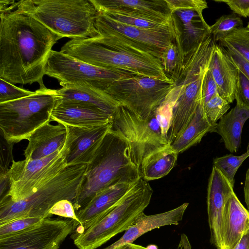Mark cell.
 Listing matches in <instances>:
<instances>
[{"mask_svg": "<svg viewBox=\"0 0 249 249\" xmlns=\"http://www.w3.org/2000/svg\"><path fill=\"white\" fill-rule=\"evenodd\" d=\"M136 182L120 183L97 194L87 205L76 212L78 225L71 234L82 233L105 217L116 206Z\"/></svg>", "mask_w": 249, "mask_h": 249, "instance_id": "e0dca14e", "label": "cell"}, {"mask_svg": "<svg viewBox=\"0 0 249 249\" xmlns=\"http://www.w3.org/2000/svg\"><path fill=\"white\" fill-rule=\"evenodd\" d=\"M247 27L248 28V29L249 30V22L248 23V24L247 26Z\"/></svg>", "mask_w": 249, "mask_h": 249, "instance_id": "f907efd6", "label": "cell"}, {"mask_svg": "<svg viewBox=\"0 0 249 249\" xmlns=\"http://www.w3.org/2000/svg\"><path fill=\"white\" fill-rule=\"evenodd\" d=\"M112 121V116L87 107L56 104L51 112L50 122L78 127H92Z\"/></svg>", "mask_w": 249, "mask_h": 249, "instance_id": "cb8c5ba5", "label": "cell"}, {"mask_svg": "<svg viewBox=\"0 0 249 249\" xmlns=\"http://www.w3.org/2000/svg\"><path fill=\"white\" fill-rule=\"evenodd\" d=\"M173 22L175 26L173 31L145 29L121 23L103 12H99L95 24L114 31L142 45L161 60L164 51L176 40L178 25L176 21L173 20Z\"/></svg>", "mask_w": 249, "mask_h": 249, "instance_id": "5bb4252c", "label": "cell"}, {"mask_svg": "<svg viewBox=\"0 0 249 249\" xmlns=\"http://www.w3.org/2000/svg\"><path fill=\"white\" fill-rule=\"evenodd\" d=\"M50 213L53 216L57 215L73 220V231L78 225V219L72 203L65 199L57 202L50 210Z\"/></svg>", "mask_w": 249, "mask_h": 249, "instance_id": "f35d334b", "label": "cell"}, {"mask_svg": "<svg viewBox=\"0 0 249 249\" xmlns=\"http://www.w3.org/2000/svg\"><path fill=\"white\" fill-rule=\"evenodd\" d=\"M219 42L223 47L234 50L249 62V30L247 27L235 29Z\"/></svg>", "mask_w": 249, "mask_h": 249, "instance_id": "4dcf8cb0", "label": "cell"}, {"mask_svg": "<svg viewBox=\"0 0 249 249\" xmlns=\"http://www.w3.org/2000/svg\"><path fill=\"white\" fill-rule=\"evenodd\" d=\"M217 93V85L208 68L205 74L202 84V103L203 107L207 102Z\"/></svg>", "mask_w": 249, "mask_h": 249, "instance_id": "60d3db41", "label": "cell"}, {"mask_svg": "<svg viewBox=\"0 0 249 249\" xmlns=\"http://www.w3.org/2000/svg\"><path fill=\"white\" fill-rule=\"evenodd\" d=\"M103 12L110 18L121 23L136 27L159 31L175 30V26L173 18L169 23H160L140 17L124 15L115 12Z\"/></svg>", "mask_w": 249, "mask_h": 249, "instance_id": "f1b7e54d", "label": "cell"}, {"mask_svg": "<svg viewBox=\"0 0 249 249\" xmlns=\"http://www.w3.org/2000/svg\"><path fill=\"white\" fill-rule=\"evenodd\" d=\"M141 178L127 141L111 128L87 164L83 181L72 203L75 212L98 193L120 183L135 182Z\"/></svg>", "mask_w": 249, "mask_h": 249, "instance_id": "3957f363", "label": "cell"}, {"mask_svg": "<svg viewBox=\"0 0 249 249\" xmlns=\"http://www.w3.org/2000/svg\"><path fill=\"white\" fill-rule=\"evenodd\" d=\"M99 12H115L152 21L169 23L172 20L165 0H92Z\"/></svg>", "mask_w": 249, "mask_h": 249, "instance_id": "ac0fdd59", "label": "cell"}, {"mask_svg": "<svg viewBox=\"0 0 249 249\" xmlns=\"http://www.w3.org/2000/svg\"><path fill=\"white\" fill-rule=\"evenodd\" d=\"M178 153L170 144L154 151L142 161L140 171L146 181L160 178L167 175L174 167Z\"/></svg>", "mask_w": 249, "mask_h": 249, "instance_id": "83f0119b", "label": "cell"}, {"mask_svg": "<svg viewBox=\"0 0 249 249\" xmlns=\"http://www.w3.org/2000/svg\"><path fill=\"white\" fill-rule=\"evenodd\" d=\"M216 2L227 4L234 14L247 18L249 17V0H214Z\"/></svg>", "mask_w": 249, "mask_h": 249, "instance_id": "b9f144b4", "label": "cell"}, {"mask_svg": "<svg viewBox=\"0 0 249 249\" xmlns=\"http://www.w3.org/2000/svg\"><path fill=\"white\" fill-rule=\"evenodd\" d=\"M175 249H192V246L187 236L182 233L179 241Z\"/></svg>", "mask_w": 249, "mask_h": 249, "instance_id": "f6af8a7d", "label": "cell"}, {"mask_svg": "<svg viewBox=\"0 0 249 249\" xmlns=\"http://www.w3.org/2000/svg\"><path fill=\"white\" fill-rule=\"evenodd\" d=\"M249 118V109L236 104L217 123L216 132L221 137L226 148L236 153L240 146L243 128Z\"/></svg>", "mask_w": 249, "mask_h": 249, "instance_id": "d4e9b609", "label": "cell"}, {"mask_svg": "<svg viewBox=\"0 0 249 249\" xmlns=\"http://www.w3.org/2000/svg\"><path fill=\"white\" fill-rule=\"evenodd\" d=\"M235 99L236 104L249 109V80L239 71Z\"/></svg>", "mask_w": 249, "mask_h": 249, "instance_id": "ab89813d", "label": "cell"}, {"mask_svg": "<svg viewBox=\"0 0 249 249\" xmlns=\"http://www.w3.org/2000/svg\"><path fill=\"white\" fill-rule=\"evenodd\" d=\"M87 164L67 166L28 197L13 201L0 198V225L21 218L45 219L58 202L74 201L84 178Z\"/></svg>", "mask_w": 249, "mask_h": 249, "instance_id": "5b68a950", "label": "cell"}, {"mask_svg": "<svg viewBox=\"0 0 249 249\" xmlns=\"http://www.w3.org/2000/svg\"><path fill=\"white\" fill-rule=\"evenodd\" d=\"M153 191L141 178L116 206L105 217L83 232L71 234L79 249H96L133 225L144 213Z\"/></svg>", "mask_w": 249, "mask_h": 249, "instance_id": "52a82bcc", "label": "cell"}, {"mask_svg": "<svg viewBox=\"0 0 249 249\" xmlns=\"http://www.w3.org/2000/svg\"><path fill=\"white\" fill-rule=\"evenodd\" d=\"M100 36L71 39L60 51L89 64L171 81L159 58L146 47L107 28Z\"/></svg>", "mask_w": 249, "mask_h": 249, "instance_id": "7a4b0ae2", "label": "cell"}, {"mask_svg": "<svg viewBox=\"0 0 249 249\" xmlns=\"http://www.w3.org/2000/svg\"><path fill=\"white\" fill-rule=\"evenodd\" d=\"M56 104L83 107L112 116L120 104L104 90L90 85L76 84L66 85L57 90Z\"/></svg>", "mask_w": 249, "mask_h": 249, "instance_id": "d6986e66", "label": "cell"}, {"mask_svg": "<svg viewBox=\"0 0 249 249\" xmlns=\"http://www.w3.org/2000/svg\"><path fill=\"white\" fill-rule=\"evenodd\" d=\"M174 85L173 80L131 74L115 81L105 91L120 105L146 119L164 102Z\"/></svg>", "mask_w": 249, "mask_h": 249, "instance_id": "9c48e42d", "label": "cell"}, {"mask_svg": "<svg viewBox=\"0 0 249 249\" xmlns=\"http://www.w3.org/2000/svg\"><path fill=\"white\" fill-rule=\"evenodd\" d=\"M249 230V211L245 208L234 192L225 206L221 223L224 249H233Z\"/></svg>", "mask_w": 249, "mask_h": 249, "instance_id": "7402d4cb", "label": "cell"}, {"mask_svg": "<svg viewBox=\"0 0 249 249\" xmlns=\"http://www.w3.org/2000/svg\"><path fill=\"white\" fill-rule=\"evenodd\" d=\"M218 88V93L230 104L235 100L239 70L226 49L215 44L209 65Z\"/></svg>", "mask_w": 249, "mask_h": 249, "instance_id": "44dd1931", "label": "cell"}, {"mask_svg": "<svg viewBox=\"0 0 249 249\" xmlns=\"http://www.w3.org/2000/svg\"><path fill=\"white\" fill-rule=\"evenodd\" d=\"M18 1L0 11V78L13 84L37 82L39 88H45L44 67L62 37L22 10Z\"/></svg>", "mask_w": 249, "mask_h": 249, "instance_id": "6da1fadb", "label": "cell"}, {"mask_svg": "<svg viewBox=\"0 0 249 249\" xmlns=\"http://www.w3.org/2000/svg\"><path fill=\"white\" fill-rule=\"evenodd\" d=\"M182 60L175 41L164 51L161 58V63L165 73L170 79L179 68Z\"/></svg>", "mask_w": 249, "mask_h": 249, "instance_id": "836d02e7", "label": "cell"}, {"mask_svg": "<svg viewBox=\"0 0 249 249\" xmlns=\"http://www.w3.org/2000/svg\"><path fill=\"white\" fill-rule=\"evenodd\" d=\"M230 104L220 96L217 93L205 105L204 110L210 123L216 126L219 120L230 108Z\"/></svg>", "mask_w": 249, "mask_h": 249, "instance_id": "d6a6232c", "label": "cell"}, {"mask_svg": "<svg viewBox=\"0 0 249 249\" xmlns=\"http://www.w3.org/2000/svg\"><path fill=\"white\" fill-rule=\"evenodd\" d=\"M65 126L67 134L64 148L67 166L87 164L111 128L112 121L92 127Z\"/></svg>", "mask_w": 249, "mask_h": 249, "instance_id": "9a60e30c", "label": "cell"}, {"mask_svg": "<svg viewBox=\"0 0 249 249\" xmlns=\"http://www.w3.org/2000/svg\"><path fill=\"white\" fill-rule=\"evenodd\" d=\"M113 249H147V248L146 247L133 243L120 246Z\"/></svg>", "mask_w": 249, "mask_h": 249, "instance_id": "7dc6e473", "label": "cell"}, {"mask_svg": "<svg viewBox=\"0 0 249 249\" xmlns=\"http://www.w3.org/2000/svg\"><path fill=\"white\" fill-rule=\"evenodd\" d=\"M244 199L247 209L249 211V168L248 169L244 183Z\"/></svg>", "mask_w": 249, "mask_h": 249, "instance_id": "bcb514c9", "label": "cell"}, {"mask_svg": "<svg viewBox=\"0 0 249 249\" xmlns=\"http://www.w3.org/2000/svg\"><path fill=\"white\" fill-rule=\"evenodd\" d=\"M249 157V147L246 152L241 155H226L213 160V166L218 169L234 185V177L243 162Z\"/></svg>", "mask_w": 249, "mask_h": 249, "instance_id": "f546056e", "label": "cell"}, {"mask_svg": "<svg viewBox=\"0 0 249 249\" xmlns=\"http://www.w3.org/2000/svg\"><path fill=\"white\" fill-rule=\"evenodd\" d=\"M233 249H249V230L243 235Z\"/></svg>", "mask_w": 249, "mask_h": 249, "instance_id": "ee69618b", "label": "cell"}, {"mask_svg": "<svg viewBox=\"0 0 249 249\" xmlns=\"http://www.w3.org/2000/svg\"><path fill=\"white\" fill-rule=\"evenodd\" d=\"M175 106L174 102L165 99L146 119L122 105L112 115L111 129L127 141L132 160L140 173L147 156L170 144L169 134Z\"/></svg>", "mask_w": 249, "mask_h": 249, "instance_id": "277c9868", "label": "cell"}, {"mask_svg": "<svg viewBox=\"0 0 249 249\" xmlns=\"http://www.w3.org/2000/svg\"><path fill=\"white\" fill-rule=\"evenodd\" d=\"M50 123L38 128L28 137V143L24 151L25 159H42L64 148L67 134L66 126Z\"/></svg>", "mask_w": 249, "mask_h": 249, "instance_id": "ffe728a7", "label": "cell"}, {"mask_svg": "<svg viewBox=\"0 0 249 249\" xmlns=\"http://www.w3.org/2000/svg\"><path fill=\"white\" fill-rule=\"evenodd\" d=\"M224 48L230 58L239 71L249 80V62L234 50L230 47Z\"/></svg>", "mask_w": 249, "mask_h": 249, "instance_id": "7bdbcfd3", "label": "cell"}, {"mask_svg": "<svg viewBox=\"0 0 249 249\" xmlns=\"http://www.w3.org/2000/svg\"><path fill=\"white\" fill-rule=\"evenodd\" d=\"M181 21V40L184 54L211 34L210 26L203 19L202 13L191 10H178L173 13Z\"/></svg>", "mask_w": 249, "mask_h": 249, "instance_id": "4316f807", "label": "cell"}, {"mask_svg": "<svg viewBox=\"0 0 249 249\" xmlns=\"http://www.w3.org/2000/svg\"><path fill=\"white\" fill-rule=\"evenodd\" d=\"M171 12L178 10H191L199 13L208 7L207 2L203 0H165Z\"/></svg>", "mask_w": 249, "mask_h": 249, "instance_id": "8d00e7d4", "label": "cell"}, {"mask_svg": "<svg viewBox=\"0 0 249 249\" xmlns=\"http://www.w3.org/2000/svg\"><path fill=\"white\" fill-rule=\"evenodd\" d=\"M147 249H158V247L156 245H149L146 247Z\"/></svg>", "mask_w": 249, "mask_h": 249, "instance_id": "681fc988", "label": "cell"}, {"mask_svg": "<svg viewBox=\"0 0 249 249\" xmlns=\"http://www.w3.org/2000/svg\"><path fill=\"white\" fill-rule=\"evenodd\" d=\"M44 73L58 80L62 87L84 84L104 91L115 81L133 74L123 71L97 67L61 51L53 50L48 57Z\"/></svg>", "mask_w": 249, "mask_h": 249, "instance_id": "8fae6325", "label": "cell"}, {"mask_svg": "<svg viewBox=\"0 0 249 249\" xmlns=\"http://www.w3.org/2000/svg\"><path fill=\"white\" fill-rule=\"evenodd\" d=\"M243 25L242 19L234 13L223 15L213 24L210 26V33L216 42L235 29L243 27Z\"/></svg>", "mask_w": 249, "mask_h": 249, "instance_id": "1f68e13d", "label": "cell"}, {"mask_svg": "<svg viewBox=\"0 0 249 249\" xmlns=\"http://www.w3.org/2000/svg\"><path fill=\"white\" fill-rule=\"evenodd\" d=\"M18 5L62 38L100 36L95 26L99 11L92 0H26Z\"/></svg>", "mask_w": 249, "mask_h": 249, "instance_id": "8992f818", "label": "cell"}, {"mask_svg": "<svg viewBox=\"0 0 249 249\" xmlns=\"http://www.w3.org/2000/svg\"><path fill=\"white\" fill-rule=\"evenodd\" d=\"M233 186L213 166L208 184L207 205L210 241L217 249H224L221 237L222 216L226 204L234 192Z\"/></svg>", "mask_w": 249, "mask_h": 249, "instance_id": "2e32d148", "label": "cell"}, {"mask_svg": "<svg viewBox=\"0 0 249 249\" xmlns=\"http://www.w3.org/2000/svg\"><path fill=\"white\" fill-rule=\"evenodd\" d=\"M188 205V203L185 202L163 213L152 215L144 214L125 231L119 240L104 249H113L126 244H133L142 235L153 230L165 226L178 225L182 220Z\"/></svg>", "mask_w": 249, "mask_h": 249, "instance_id": "603a6c76", "label": "cell"}, {"mask_svg": "<svg viewBox=\"0 0 249 249\" xmlns=\"http://www.w3.org/2000/svg\"><path fill=\"white\" fill-rule=\"evenodd\" d=\"M57 100V90L45 87L30 96L0 103V134L11 143L27 140L36 129L50 122Z\"/></svg>", "mask_w": 249, "mask_h": 249, "instance_id": "ba28073f", "label": "cell"}, {"mask_svg": "<svg viewBox=\"0 0 249 249\" xmlns=\"http://www.w3.org/2000/svg\"><path fill=\"white\" fill-rule=\"evenodd\" d=\"M210 60L196 59L184 63L173 79V89L178 98L169 131L170 144L191 120L198 105L202 104V84Z\"/></svg>", "mask_w": 249, "mask_h": 249, "instance_id": "30bf717a", "label": "cell"}, {"mask_svg": "<svg viewBox=\"0 0 249 249\" xmlns=\"http://www.w3.org/2000/svg\"><path fill=\"white\" fill-rule=\"evenodd\" d=\"M34 92L17 87L0 78V104L19 99L30 96Z\"/></svg>", "mask_w": 249, "mask_h": 249, "instance_id": "e575fe53", "label": "cell"}, {"mask_svg": "<svg viewBox=\"0 0 249 249\" xmlns=\"http://www.w3.org/2000/svg\"><path fill=\"white\" fill-rule=\"evenodd\" d=\"M14 143L7 142L0 134V177L8 175L10 163L14 160Z\"/></svg>", "mask_w": 249, "mask_h": 249, "instance_id": "74e56055", "label": "cell"}, {"mask_svg": "<svg viewBox=\"0 0 249 249\" xmlns=\"http://www.w3.org/2000/svg\"><path fill=\"white\" fill-rule=\"evenodd\" d=\"M16 2L15 0H0V11L3 10L11 5Z\"/></svg>", "mask_w": 249, "mask_h": 249, "instance_id": "c3c4849f", "label": "cell"}, {"mask_svg": "<svg viewBox=\"0 0 249 249\" xmlns=\"http://www.w3.org/2000/svg\"><path fill=\"white\" fill-rule=\"evenodd\" d=\"M66 166L64 147L42 159L14 160L8 172L9 187L4 196L13 201L25 199Z\"/></svg>", "mask_w": 249, "mask_h": 249, "instance_id": "7c38bea8", "label": "cell"}, {"mask_svg": "<svg viewBox=\"0 0 249 249\" xmlns=\"http://www.w3.org/2000/svg\"><path fill=\"white\" fill-rule=\"evenodd\" d=\"M214 132H216V126L208 121L200 103L193 117L170 145L179 154L199 143L207 133Z\"/></svg>", "mask_w": 249, "mask_h": 249, "instance_id": "484cf974", "label": "cell"}, {"mask_svg": "<svg viewBox=\"0 0 249 249\" xmlns=\"http://www.w3.org/2000/svg\"><path fill=\"white\" fill-rule=\"evenodd\" d=\"M73 220L47 218L21 231L0 238V249H58L73 231Z\"/></svg>", "mask_w": 249, "mask_h": 249, "instance_id": "4fadbf2b", "label": "cell"}, {"mask_svg": "<svg viewBox=\"0 0 249 249\" xmlns=\"http://www.w3.org/2000/svg\"><path fill=\"white\" fill-rule=\"evenodd\" d=\"M42 219L38 218H21L0 225V238L29 228Z\"/></svg>", "mask_w": 249, "mask_h": 249, "instance_id": "d590c367", "label": "cell"}]
</instances>
